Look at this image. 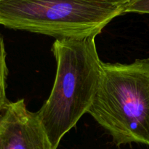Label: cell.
I'll use <instances>...</instances> for the list:
<instances>
[{
	"label": "cell",
	"mask_w": 149,
	"mask_h": 149,
	"mask_svg": "<svg viewBox=\"0 0 149 149\" xmlns=\"http://www.w3.org/2000/svg\"><path fill=\"white\" fill-rule=\"evenodd\" d=\"M0 1H1V0H0Z\"/></svg>",
	"instance_id": "8"
},
{
	"label": "cell",
	"mask_w": 149,
	"mask_h": 149,
	"mask_svg": "<svg viewBox=\"0 0 149 149\" xmlns=\"http://www.w3.org/2000/svg\"><path fill=\"white\" fill-rule=\"evenodd\" d=\"M52 51L57 63L49 97L37 111L52 149L88 112L98 89L103 62L95 37L56 39Z\"/></svg>",
	"instance_id": "1"
},
{
	"label": "cell",
	"mask_w": 149,
	"mask_h": 149,
	"mask_svg": "<svg viewBox=\"0 0 149 149\" xmlns=\"http://www.w3.org/2000/svg\"><path fill=\"white\" fill-rule=\"evenodd\" d=\"M97 1H102V2L109 3V4H116V5L122 6L123 7L126 3H127L130 0H97Z\"/></svg>",
	"instance_id": "7"
},
{
	"label": "cell",
	"mask_w": 149,
	"mask_h": 149,
	"mask_svg": "<svg viewBox=\"0 0 149 149\" xmlns=\"http://www.w3.org/2000/svg\"><path fill=\"white\" fill-rule=\"evenodd\" d=\"M6 57L7 53L5 51L4 39L0 35V115L9 102L6 95V80L8 74Z\"/></svg>",
	"instance_id": "5"
},
{
	"label": "cell",
	"mask_w": 149,
	"mask_h": 149,
	"mask_svg": "<svg viewBox=\"0 0 149 149\" xmlns=\"http://www.w3.org/2000/svg\"><path fill=\"white\" fill-rule=\"evenodd\" d=\"M123 7L97 0H1L0 25L55 39L95 37Z\"/></svg>",
	"instance_id": "3"
},
{
	"label": "cell",
	"mask_w": 149,
	"mask_h": 149,
	"mask_svg": "<svg viewBox=\"0 0 149 149\" xmlns=\"http://www.w3.org/2000/svg\"><path fill=\"white\" fill-rule=\"evenodd\" d=\"M87 113L116 145L149 146V58L103 63L98 89Z\"/></svg>",
	"instance_id": "2"
},
{
	"label": "cell",
	"mask_w": 149,
	"mask_h": 149,
	"mask_svg": "<svg viewBox=\"0 0 149 149\" xmlns=\"http://www.w3.org/2000/svg\"><path fill=\"white\" fill-rule=\"evenodd\" d=\"M128 13L149 14V0H130L123 6V14Z\"/></svg>",
	"instance_id": "6"
},
{
	"label": "cell",
	"mask_w": 149,
	"mask_h": 149,
	"mask_svg": "<svg viewBox=\"0 0 149 149\" xmlns=\"http://www.w3.org/2000/svg\"><path fill=\"white\" fill-rule=\"evenodd\" d=\"M0 149H52L37 112L23 99L9 102L0 115Z\"/></svg>",
	"instance_id": "4"
}]
</instances>
